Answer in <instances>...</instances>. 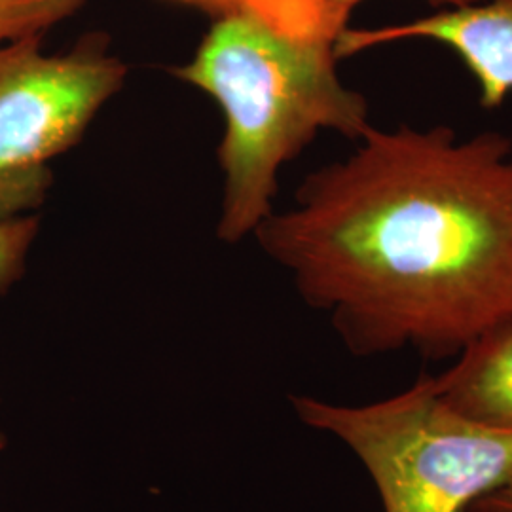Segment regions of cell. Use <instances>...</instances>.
Returning <instances> with one entry per match:
<instances>
[{"label": "cell", "instance_id": "6da1fadb", "mask_svg": "<svg viewBox=\"0 0 512 512\" xmlns=\"http://www.w3.org/2000/svg\"><path fill=\"white\" fill-rule=\"evenodd\" d=\"M253 236L351 353L456 359L512 321V139L370 126Z\"/></svg>", "mask_w": 512, "mask_h": 512}, {"label": "cell", "instance_id": "7a4b0ae2", "mask_svg": "<svg viewBox=\"0 0 512 512\" xmlns=\"http://www.w3.org/2000/svg\"><path fill=\"white\" fill-rule=\"evenodd\" d=\"M211 25L173 74L211 95L226 120L219 238L255 234L274 211L279 171L321 131L357 141L370 128L363 93L338 74L349 14L330 0H177Z\"/></svg>", "mask_w": 512, "mask_h": 512}, {"label": "cell", "instance_id": "3957f363", "mask_svg": "<svg viewBox=\"0 0 512 512\" xmlns=\"http://www.w3.org/2000/svg\"><path fill=\"white\" fill-rule=\"evenodd\" d=\"M293 406L306 425L344 440L363 461L385 512H469L512 482V431L450 410L429 374L380 403L293 397Z\"/></svg>", "mask_w": 512, "mask_h": 512}, {"label": "cell", "instance_id": "277c9868", "mask_svg": "<svg viewBox=\"0 0 512 512\" xmlns=\"http://www.w3.org/2000/svg\"><path fill=\"white\" fill-rule=\"evenodd\" d=\"M42 38L0 48V222L42 205L50 162L84 137L128 76L105 35H86L63 54H46Z\"/></svg>", "mask_w": 512, "mask_h": 512}, {"label": "cell", "instance_id": "5b68a950", "mask_svg": "<svg viewBox=\"0 0 512 512\" xmlns=\"http://www.w3.org/2000/svg\"><path fill=\"white\" fill-rule=\"evenodd\" d=\"M401 40H429L450 48L475 78L478 101L486 109L503 105L512 93V0H478L399 25L346 29L340 55Z\"/></svg>", "mask_w": 512, "mask_h": 512}, {"label": "cell", "instance_id": "8992f818", "mask_svg": "<svg viewBox=\"0 0 512 512\" xmlns=\"http://www.w3.org/2000/svg\"><path fill=\"white\" fill-rule=\"evenodd\" d=\"M431 384L459 416L512 431V321L476 338Z\"/></svg>", "mask_w": 512, "mask_h": 512}, {"label": "cell", "instance_id": "52a82bcc", "mask_svg": "<svg viewBox=\"0 0 512 512\" xmlns=\"http://www.w3.org/2000/svg\"><path fill=\"white\" fill-rule=\"evenodd\" d=\"M86 0H0V48L25 38L44 37L73 18Z\"/></svg>", "mask_w": 512, "mask_h": 512}, {"label": "cell", "instance_id": "ba28073f", "mask_svg": "<svg viewBox=\"0 0 512 512\" xmlns=\"http://www.w3.org/2000/svg\"><path fill=\"white\" fill-rule=\"evenodd\" d=\"M37 232L38 219L31 215L0 222V293L23 274L25 258Z\"/></svg>", "mask_w": 512, "mask_h": 512}, {"label": "cell", "instance_id": "9c48e42d", "mask_svg": "<svg viewBox=\"0 0 512 512\" xmlns=\"http://www.w3.org/2000/svg\"><path fill=\"white\" fill-rule=\"evenodd\" d=\"M469 512H512V482L480 497Z\"/></svg>", "mask_w": 512, "mask_h": 512}, {"label": "cell", "instance_id": "30bf717a", "mask_svg": "<svg viewBox=\"0 0 512 512\" xmlns=\"http://www.w3.org/2000/svg\"><path fill=\"white\" fill-rule=\"evenodd\" d=\"M334 6H338V8H342V10H346L348 14H351V10L357 6V4H361V2H365V0H330ZM425 2H429L431 6H435L437 10H444V8H458V6H465V4H473V2H478V0H425Z\"/></svg>", "mask_w": 512, "mask_h": 512}, {"label": "cell", "instance_id": "8fae6325", "mask_svg": "<svg viewBox=\"0 0 512 512\" xmlns=\"http://www.w3.org/2000/svg\"><path fill=\"white\" fill-rule=\"evenodd\" d=\"M4 448V439H2V435H0V450Z\"/></svg>", "mask_w": 512, "mask_h": 512}]
</instances>
